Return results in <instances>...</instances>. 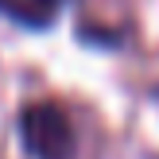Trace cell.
Segmentation results:
<instances>
[{
    "mask_svg": "<svg viewBox=\"0 0 159 159\" xmlns=\"http://www.w3.org/2000/svg\"><path fill=\"white\" fill-rule=\"evenodd\" d=\"M20 136L31 159H74V124L58 101H35L20 113Z\"/></svg>",
    "mask_w": 159,
    "mask_h": 159,
    "instance_id": "1",
    "label": "cell"
},
{
    "mask_svg": "<svg viewBox=\"0 0 159 159\" xmlns=\"http://www.w3.org/2000/svg\"><path fill=\"white\" fill-rule=\"evenodd\" d=\"M12 4L16 0H0V12H12Z\"/></svg>",
    "mask_w": 159,
    "mask_h": 159,
    "instance_id": "2",
    "label": "cell"
}]
</instances>
